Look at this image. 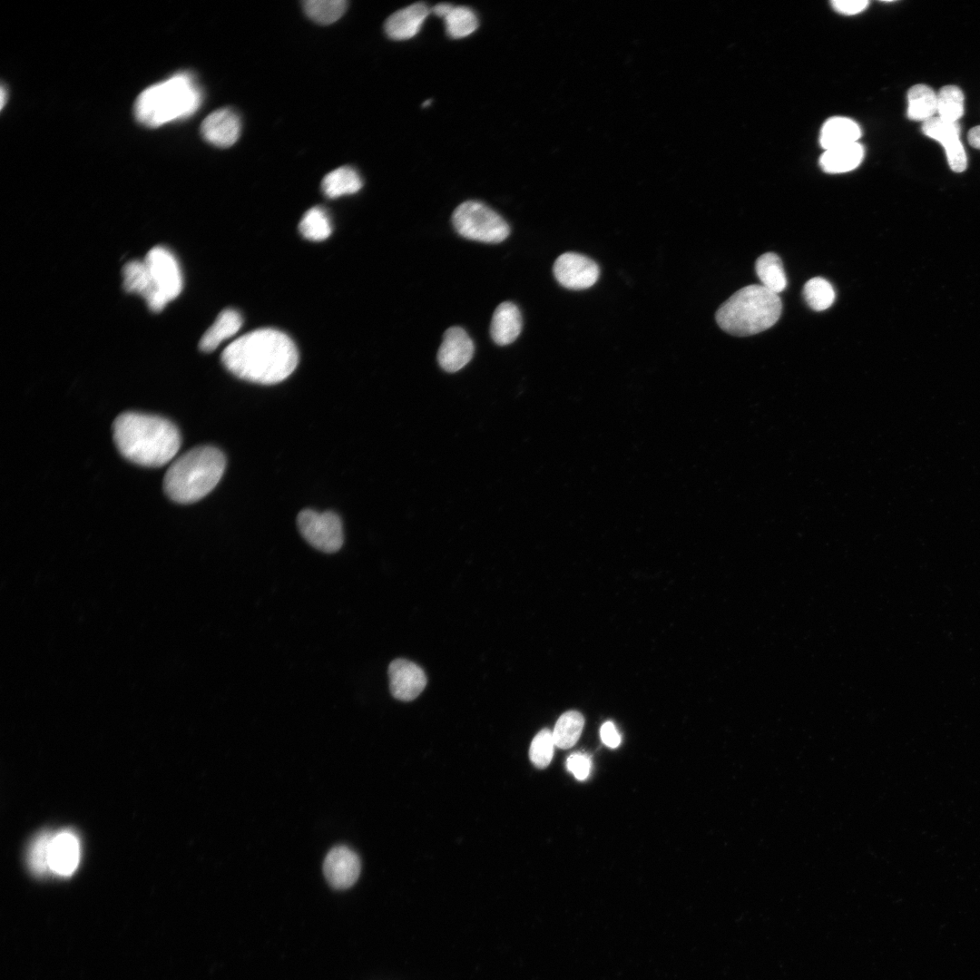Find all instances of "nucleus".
Instances as JSON below:
<instances>
[{
  "instance_id": "4be33fe9",
  "label": "nucleus",
  "mask_w": 980,
  "mask_h": 980,
  "mask_svg": "<svg viewBox=\"0 0 980 980\" xmlns=\"http://www.w3.org/2000/svg\"><path fill=\"white\" fill-rule=\"evenodd\" d=\"M937 113L936 93L926 84H916L907 92V118L925 122Z\"/></svg>"
},
{
  "instance_id": "9b49d317",
  "label": "nucleus",
  "mask_w": 980,
  "mask_h": 980,
  "mask_svg": "<svg viewBox=\"0 0 980 980\" xmlns=\"http://www.w3.org/2000/svg\"><path fill=\"white\" fill-rule=\"evenodd\" d=\"M361 862L358 854L346 846L334 847L327 854L323 873L328 884L336 889H346L358 880Z\"/></svg>"
},
{
  "instance_id": "cd10ccee",
  "label": "nucleus",
  "mask_w": 980,
  "mask_h": 980,
  "mask_svg": "<svg viewBox=\"0 0 980 980\" xmlns=\"http://www.w3.org/2000/svg\"><path fill=\"white\" fill-rule=\"evenodd\" d=\"M803 296L807 304L816 311L828 309L835 300L832 285L821 277L808 280L803 288Z\"/></svg>"
},
{
  "instance_id": "bb28decb",
  "label": "nucleus",
  "mask_w": 980,
  "mask_h": 980,
  "mask_svg": "<svg viewBox=\"0 0 980 980\" xmlns=\"http://www.w3.org/2000/svg\"><path fill=\"white\" fill-rule=\"evenodd\" d=\"M937 95V116L949 121L958 122L964 114V93L958 86L946 85L942 87Z\"/></svg>"
},
{
  "instance_id": "412c9836",
  "label": "nucleus",
  "mask_w": 980,
  "mask_h": 980,
  "mask_svg": "<svg viewBox=\"0 0 980 980\" xmlns=\"http://www.w3.org/2000/svg\"><path fill=\"white\" fill-rule=\"evenodd\" d=\"M864 156V149L858 142L829 149L821 155L819 163L828 173H843L857 168Z\"/></svg>"
},
{
  "instance_id": "423d86ee",
  "label": "nucleus",
  "mask_w": 980,
  "mask_h": 980,
  "mask_svg": "<svg viewBox=\"0 0 980 980\" xmlns=\"http://www.w3.org/2000/svg\"><path fill=\"white\" fill-rule=\"evenodd\" d=\"M452 223L462 237L485 243H499L510 233L503 217L477 201L458 205L452 214Z\"/></svg>"
},
{
  "instance_id": "2f4dec72",
  "label": "nucleus",
  "mask_w": 980,
  "mask_h": 980,
  "mask_svg": "<svg viewBox=\"0 0 980 980\" xmlns=\"http://www.w3.org/2000/svg\"><path fill=\"white\" fill-rule=\"evenodd\" d=\"M53 837L52 834L44 832L35 838L30 848L29 865L31 869L38 875L50 869L49 851Z\"/></svg>"
},
{
  "instance_id": "0eeeda50",
  "label": "nucleus",
  "mask_w": 980,
  "mask_h": 980,
  "mask_svg": "<svg viewBox=\"0 0 980 980\" xmlns=\"http://www.w3.org/2000/svg\"><path fill=\"white\" fill-rule=\"evenodd\" d=\"M297 525L302 537L317 550L335 553L343 544L342 524L332 512L303 510L298 515Z\"/></svg>"
},
{
  "instance_id": "f3484780",
  "label": "nucleus",
  "mask_w": 980,
  "mask_h": 980,
  "mask_svg": "<svg viewBox=\"0 0 980 980\" xmlns=\"http://www.w3.org/2000/svg\"><path fill=\"white\" fill-rule=\"evenodd\" d=\"M429 14L424 3H415L392 14L386 21L385 31L394 40L415 36Z\"/></svg>"
},
{
  "instance_id": "393cba45",
  "label": "nucleus",
  "mask_w": 980,
  "mask_h": 980,
  "mask_svg": "<svg viewBox=\"0 0 980 980\" xmlns=\"http://www.w3.org/2000/svg\"><path fill=\"white\" fill-rule=\"evenodd\" d=\"M584 725L583 716L576 710L563 713L553 730L554 744L560 749L572 748L579 740Z\"/></svg>"
},
{
  "instance_id": "c85d7f7f",
  "label": "nucleus",
  "mask_w": 980,
  "mask_h": 980,
  "mask_svg": "<svg viewBox=\"0 0 980 980\" xmlns=\"http://www.w3.org/2000/svg\"><path fill=\"white\" fill-rule=\"evenodd\" d=\"M299 229L303 237L311 240H325L331 233L329 218L320 207L309 209L302 217Z\"/></svg>"
},
{
  "instance_id": "6ab92c4d",
  "label": "nucleus",
  "mask_w": 980,
  "mask_h": 980,
  "mask_svg": "<svg viewBox=\"0 0 980 980\" xmlns=\"http://www.w3.org/2000/svg\"><path fill=\"white\" fill-rule=\"evenodd\" d=\"M861 130L858 123L845 117H834L822 126L819 142L825 151L858 142Z\"/></svg>"
},
{
  "instance_id": "f704fd0d",
  "label": "nucleus",
  "mask_w": 980,
  "mask_h": 980,
  "mask_svg": "<svg viewBox=\"0 0 980 980\" xmlns=\"http://www.w3.org/2000/svg\"><path fill=\"white\" fill-rule=\"evenodd\" d=\"M603 742L610 747L616 748L621 742V736L612 721L604 722L600 730Z\"/></svg>"
},
{
  "instance_id": "1a4fd4ad",
  "label": "nucleus",
  "mask_w": 980,
  "mask_h": 980,
  "mask_svg": "<svg viewBox=\"0 0 980 980\" xmlns=\"http://www.w3.org/2000/svg\"><path fill=\"white\" fill-rule=\"evenodd\" d=\"M554 278L563 287L581 290L591 288L600 276L598 264L587 256L576 252L560 255L553 267Z\"/></svg>"
},
{
  "instance_id": "f8f14e48",
  "label": "nucleus",
  "mask_w": 980,
  "mask_h": 980,
  "mask_svg": "<svg viewBox=\"0 0 980 980\" xmlns=\"http://www.w3.org/2000/svg\"><path fill=\"white\" fill-rule=\"evenodd\" d=\"M389 689L397 700L410 701L416 699L426 685L424 671L416 663L396 659L388 666Z\"/></svg>"
},
{
  "instance_id": "a878e982",
  "label": "nucleus",
  "mask_w": 980,
  "mask_h": 980,
  "mask_svg": "<svg viewBox=\"0 0 980 980\" xmlns=\"http://www.w3.org/2000/svg\"><path fill=\"white\" fill-rule=\"evenodd\" d=\"M345 0H309L303 3L306 15L314 22L328 24L338 20L347 10Z\"/></svg>"
},
{
  "instance_id": "6e6552de",
  "label": "nucleus",
  "mask_w": 980,
  "mask_h": 980,
  "mask_svg": "<svg viewBox=\"0 0 980 980\" xmlns=\"http://www.w3.org/2000/svg\"><path fill=\"white\" fill-rule=\"evenodd\" d=\"M157 291L169 302L182 289V275L175 256L166 248L156 246L143 260Z\"/></svg>"
},
{
  "instance_id": "9d476101",
  "label": "nucleus",
  "mask_w": 980,
  "mask_h": 980,
  "mask_svg": "<svg viewBox=\"0 0 980 980\" xmlns=\"http://www.w3.org/2000/svg\"><path fill=\"white\" fill-rule=\"evenodd\" d=\"M960 131L958 122H949L939 116H934L922 124L923 133L942 144L948 165L955 172H962L967 166L966 153L960 141Z\"/></svg>"
},
{
  "instance_id": "c9c22d12",
  "label": "nucleus",
  "mask_w": 980,
  "mask_h": 980,
  "mask_svg": "<svg viewBox=\"0 0 980 980\" xmlns=\"http://www.w3.org/2000/svg\"><path fill=\"white\" fill-rule=\"evenodd\" d=\"M967 139L969 144L980 150V125L975 126L968 132Z\"/></svg>"
},
{
  "instance_id": "e433bc0d",
  "label": "nucleus",
  "mask_w": 980,
  "mask_h": 980,
  "mask_svg": "<svg viewBox=\"0 0 980 980\" xmlns=\"http://www.w3.org/2000/svg\"><path fill=\"white\" fill-rule=\"evenodd\" d=\"M453 5L447 3H441L435 5L432 9L433 13L439 17L445 18L451 11Z\"/></svg>"
},
{
  "instance_id": "72a5a7b5",
  "label": "nucleus",
  "mask_w": 980,
  "mask_h": 980,
  "mask_svg": "<svg viewBox=\"0 0 980 980\" xmlns=\"http://www.w3.org/2000/svg\"><path fill=\"white\" fill-rule=\"evenodd\" d=\"M832 7L839 14L856 15L864 11L868 1L867 0H835L831 2Z\"/></svg>"
},
{
  "instance_id": "a211bd4d",
  "label": "nucleus",
  "mask_w": 980,
  "mask_h": 980,
  "mask_svg": "<svg viewBox=\"0 0 980 980\" xmlns=\"http://www.w3.org/2000/svg\"><path fill=\"white\" fill-rule=\"evenodd\" d=\"M522 326V315L518 307L513 302L505 301L494 311L490 335L495 344L506 346L518 338Z\"/></svg>"
},
{
  "instance_id": "dca6fc26",
  "label": "nucleus",
  "mask_w": 980,
  "mask_h": 980,
  "mask_svg": "<svg viewBox=\"0 0 980 980\" xmlns=\"http://www.w3.org/2000/svg\"><path fill=\"white\" fill-rule=\"evenodd\" d=\"M80 860V843L71 831H62L52 838L49 851L50 870L60 876L73 874Z\"/></svg>"
},
{
  "instance_id": "7c9ffc66",
  "label": "nucleus",
  "mask_w": 980,
  "mask_h": 980,
  "mask_svg": "<svg viewBox=\"0 0 980 980\" xmlns=\"http://www.w3.org/2000/svg\"><path fill=\"white\" fill-rule=\"evenodd\" d=\"M554 746L553 731L548 729L540 730L530 745L529 757L532 763L539 769L546 768L553 759Z\"/></svg>"
},
{
  "instance_id": "4c0bfd02",
  "label": "nucleus",
  "mask_w": 980,
  "mask_h": 980,
  "mask_svg": "<svg viewBox=\"0 0 980 980\" xmlns=\"http://www.w3.org/2000/svg\"><path fill=\"white\" fill-rule=\"evenodd\" d=\"M5 95H6L5 90L4 86H2L1 87V107L2 108L4 107V104H5Z\"/></svg>"
},
{
  "instance_id": "4468645a",
  "label": "nucleus",
  "mask_w": 980,
  "mask_h": 980,
  "mask_svg": "<svg viewBox=\"0 0 980 980\" xmlns=\"http://www.w3.org/2000/svg\"><path fill=\"white\" fill-rule=\"evenodd\" d=\"M202 137L217 147L233 145L240 133V120L231 109L221 108L210 113L201 126Z\"/></svg>"
},
{
  "instance_id": "f03ea898",
  "label": "nucleus",
  "mask_w": 980,
  "mask_h": 980,
  "mask_svg": "<svg viewBox=\"0 0 980 980\" xmlns=\"http://www.w3.org/2000/svg\"><path fill=\"white\" fill-rule=\"evenodd\" d=\"M114 443L128 460L143 466L171 462L181 446V435L170 420L154 415L125 412L113 424Z\"/></svg>"
},
{
  "instance_id": "2eb2a0df",
  "label": "nucleus",
  "mask_w": 980,
  "mask_h": 980,
  "mask_svg": "<svg viewBox=\"0 0 980 980\" xmlns=\"http://www.w3.org/2000/svg\"><path fill=\"white\" fill-rule=\"evenodd\" d=\"M123 288L127 292L141 295L153 312L162 311L168 301L155 289L144 261L132 260L122 270Z\"/></svg>"
},
{
  "instance_id": "b1692460",
  "label": "nucleus",
  "mask_w": 980,
  "mask_h": 980,
  "mask_svg": "<svg viewBox=\"0 0 980 980\" xmlns=\"http://www.w3.org/2000/svg\"><path fill=\"white\" fill-rule=\"evenodd\" d=\"M761 286L778 294L785 289L787 278L780 258L773 252L760 256L755 264Z\"/></svg>"
},
{
  "instance_id": "f257e3e1",
  "label": "nucleus",
  "mask_w": 980,
  "mask_h": 980,
  "mask_svg": "<svg viewBox=\"0 0 980 980\" xmlns=\"http://www.w3.org/2000/svg\"><path fill=\"white\" fill-rule=\"evenodd\" d=\"M224 367L236 377L259 384H275L296 368L299 354L284 333L258 329L230 343L221 354Z\"/></svg>"
},
{
  "instance_id": "ddd939ff",
  "label": "nucleus",
  "mask_w": 980,
  "mask_h": 980,
  "mask_svg": "<svg viewBox=\"0 0 980 980\" xmlns=\"http://www.w3.org/2000/svg\"><path fill=\"white\" fill-rule=\"evenodd\" d=\"M474 350V342L466 331L460 327H451L444 333L437 360L444 370L456 372L472 359Z\"/></svg>"
},
{
  "instance_id": "aec40b11",
  "label": "nucleus",
  "mask_w": 980,
  "mask_h": 980,
  "mask_svg": "<svg viewBox=\"0 0 980 980\" xmlns=\"http://www.w3.org/2000/svg\"><path fill=\"white\" fill-rule=\"evenodd\" d=\"M240 314L231 309L222 310L200 340L203 352L213 351L223 340L232 337L241 327Z\"/></svg>"
},
{
  "instance_id": "473e14b6",
  "label": "nucleus",
  "mask_w": 980,
  "mask_h": 980,
  "mask_svg": "<svg viewBox=\"0 0 980 980\" xmlns=\"http://www.w3.org/2000/svg\"><path fill=\"white\" fill-rule=\"evenodd\" d=\"M591 765L592 763L589 756L582 752L573 753L567 759L566 762L568 770L579 780L587 779L591 770Z\"/></svg>"
},
{
  "instance_id": "5701e85b",
  "label": "nucleus",
  "mask_w": 980,
  "mask_h": 980,
  "mask_svg": "<svg viewBox=\"0 0 980 980\" xmlns=\"http://www.w3.org/2000/svg\"><path fill=\"white\" fill-rule=\"evenodd\" d=\"M362 187V179L358 172L349 167H339L328 173L321 182V189L328 198H337L353 194Z\"/></svg>"
},
{
  "instance_id": "20e7f679",
  "label": "nucleus",
  "mask_w": 980,
  "mask_h": 980,
  "mask_svg": "<svg viewBox=\"0 0 980 980\" xmlns=\"http://www.w3.org/2000/svg\"><path fill=\"white\" fill-rule=\"evenodd\" d=\"M201 101L202 93L194 76L181 72L142 92L134 104V114L141 123L158 127L191 116Z\"/></svg>"
},
{
  "instance_id": "7ed1b4c3",
  "label": "nucleus",
  "mask_w": 980,
  "mask_h": 980,
  "mask_svg": "<svg viewBox=\"0 0 980 980\" xmlns=\"http://www.w3.org/2000/svg\"><path fill=\"white\" fill-rule=\"evenodd\" d=\"M225 466V456L218 448L211 446L194 447L169 466L163 478L164 492L177 503L197 502L217 485Z\"/></svg>"
},
{
  "instance_id": "39448f33",
  "label": "nucleus",
  "mask_w": 980,
  "mask_h": 980,
  "mask_svg": "<svg viewBox=\"0 0 980 980\" xmlns=\"http://www.w3.org/2000/svg\"><path fill=\"white\" fill-rule=\"evenodd\" d=\"M778 294L761 285H749L730 296L717 310L719 327L734 336H750L773 326L780 317Z\"/></svg>"
},
{
  "instance_id": "c756f323",
  "label": "nucleus",
  "mask_w": 980,
  "mask_h": 980,
  "mask_svg": "<svg viewBox=\"0 0 980 980\" xmlns=\"http://www.w3.org/2000/svg\"><path fill=\"white\" fill-rule=\"evenodd\" d=\"M444 19L446 32L453 38L466 37L478 26L475 14L466 6H453Z\"/></svg>"
}]
</instances>
